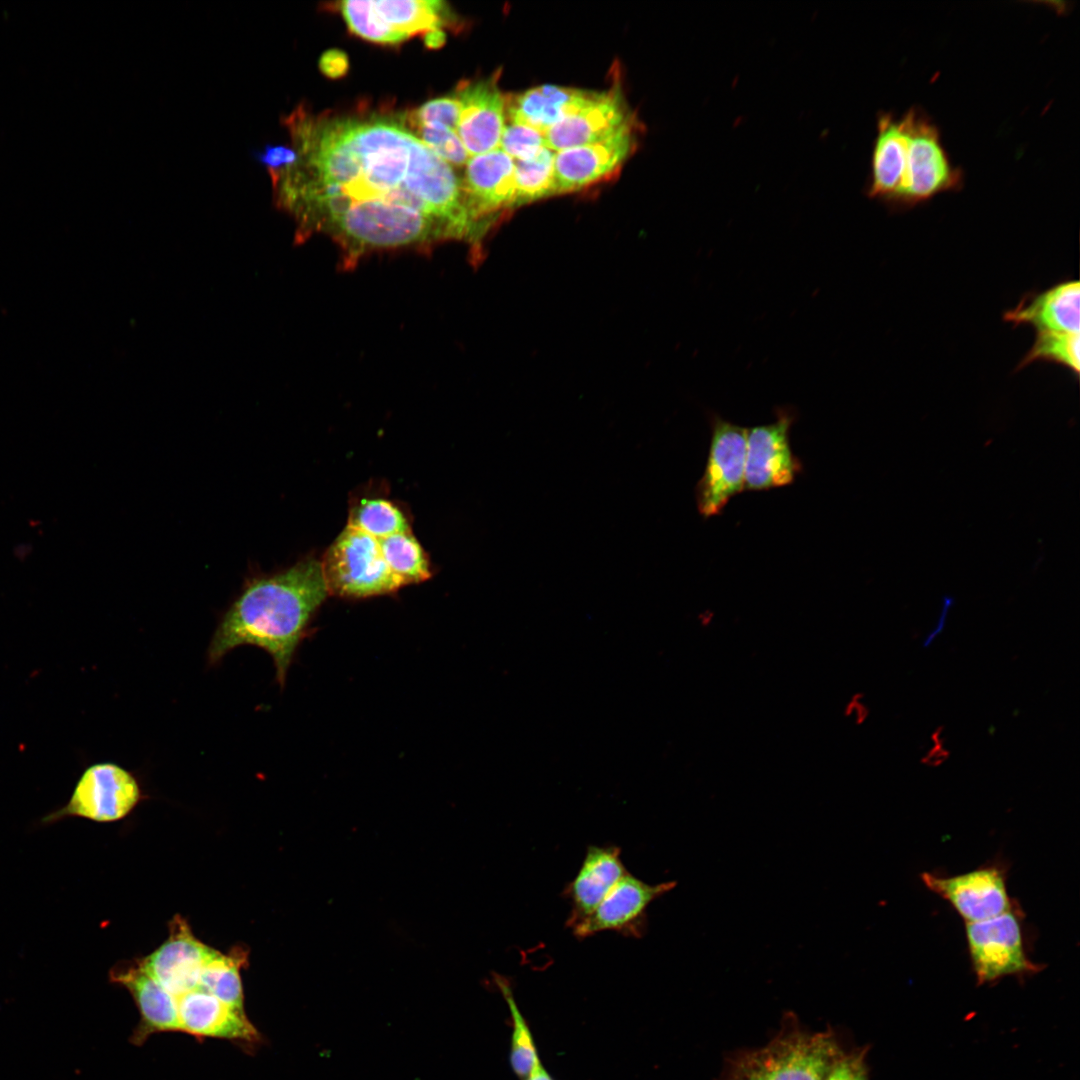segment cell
<instances>
[{"label":"cell","instance_id":"cell-4","mask_svg":"<svg viewBox=\"0 0 1080 1080\" xmlns=\"http://www.w3.org/2000/svg\"><path fill=\"white\" fill-rule=\"evenodd\" d=\"M965 937L978 984L1031 975L1042 969L1029 957L1024 914L1017 902L994 918L965 923Z\"/></svg>","mask_w":1080,"mask_h":1080},{"label":"cell","instance_id":"cell-19","mask_svg":"<svg viewBox=\"0 0 1080 1080\" xmlns=\"http://www.w3.org/2000/svg\"><path fill=\"white\" fill-rule=\"evenodd\" d=\"M627 872L619 847L589 846L577 874L563 890L570 903L566 926L571 929L587 918Z\"/></svg>","mask_w":1080,"mask_h":1080},{"label":"cell","instance_id":"cell-22","mask_svg":"<svg viewBox=\"0 0 1080 1080\" xmlns=\"http://www.w3.org/2000/svg\"><path fill=\"white\" fill-rule=\"evenodd\" d=\"M372 5L380 19L405 39L440 28L446 9L444 2L437 0H383L372 1Z\"/></svg>","mask_w":1080,"mask_h":1080},{"label":"cell","instance_id":"cell-24","mask_svg":"<svg viewBox=\"0 0 1080 1080\" xmlns=\"http://www.w3.org/2000/svg\"><path fill=\"white\" fill-rule=\"evenodd\" d=\"M379 544L384 561L400 587L430 577L426 554L410 531L380 539Z\"/></svg>","mask_w":1080,"mask_h":1080},{"label":"cell","instance_id":"cell-23","mask_svg":"<svg viewBox=\"0 0 1080 1080\" xmlns=\"http://www.w3.org/2000/svg\"><path fill=\"white\" fill-rule=\"evenodd\" d=\"M247 951L236 947L228 954L214 950L203 965L199 988L239 1010L243 1008V989L240 969L246 965Z\"/></svg>","mask_w":1080,"mask_h":1080},{"label":"cell","instance_id":"cell-31","mask_svg":"<svg viewBox=\"0 0 1080 1080\" xmlns=\"http://www.w3.org/2000/svg\"><path fill=\"white\" fill-rule=\"evenodd\" d=\"M500 149L514 161L526 160L546 147L545 135L538 130L514 122L505 123Z\"/></svg>","mask_w":1080,"mask_h":1080},{"label":"cell","instance_id":"cell-27","mask_svg":"<svg viewBox=\"0 0 1080 1080\" xmlns=\"http://www.w3.org/2000/svg\"><path fill=\"white\" fill-rule=\"evenodd\" d=\"M1038 360L1052 361L1064 365L1078 375L1080 370L1079 333H1036L1031 349L1021 360L1018 368H1023Z\"/></svg>","mask_w":1080,"mask_h":1080},{"label":"cell","instance_id":"cell-13","mask_svg":"<svg viewBox=\"0 0 1080 1080\" xmlns=\"http://www.w3.org/2000/svg\"><path fill=\"white\" fill-rule=\"evenodd\" d=\"M636 125L619 86L595 91L570 116L545 133L546 145L554 152L606 139Z\"/></svg>","mask_w":1080,"mask_h":1080},{"label":"cell","instance_id":"cell-36","mask_svg":"<svg viewBox=\"0 0 1080 1080\" xmlns=\"http://www.w3.org/2000/svg\"><path fill=\"white\" fill-rule=\"evenodd\" d=\"M741 1064L743 1065L737 1080H767L764 1065L757 1051L748 1055Z\"/></svg>","mask_w":1080,"mask_h":1080},{"label":"cell","instance_id":"cell-8","mask_svg":"<svg viewBox=\"0 0 1080 1080\" xmlns=\"http://www.w3.org/2000/svg\"><path fill=\"white\" fill-rule=\"evenodd\" d=\"M921 880L927 889L948 902L965 923L994 918L1016 902L1009 896L1007 868L1001 862L951 876L924 872Z\"/></svg>","mask_w":1080,"mask_h":1080},{"label":"cell","instance_id":"cell-7","mask_svg":"<svg viewBox=\"0 0 1080 1080\" xmlns=\"http://www.w3.org/2000/svg\"><path fill=\"white\" fill-rule=\"evenodd\" d=\"M711 440L706 465L696 484L697 509L704 518L721 513L745 490L747 429L710 415Z\"/></svg>","mask_w":1080,"mask_h":1080},{"label":"cell","instance_id":"cell-18","mask_svg":"<svg viewBox=\"0 0 1080 1080\" xmlns=\"http://www.w3.org/2000/svg\"><path fill=\"white\" fill-rule=\"evenodd\" d=\"M180 1031L198 1038L256 1042L260 1036L244 1010L236 1009L202 988L177 997Z\"/></svg>","mask_w":1080,"mask_h":1080},{"label":"cell","instance_id":"cell-20","mask_svg":"<svg viewBox=\"0 0 1080 1080\" xmlns=\"http://www.w3.org/2000/svg\"><path fill=\"white\" fill-rule=\"evenodd\" d=\"M595 91L543 84L505 96L508 122L545 133L585 104Z\"/></svg>","mask_w":1080,"mask_h":1080},{"label":"cell","instance_id":"cell-10","mask_svg":"<svg viewBox=\"0 0 1080 1080\" xmlns=\"http://www.w3.org/2000/svg\"><path fill=\"white\" fill-rule=\"evenodd\" d=\"M676 882L648 884L625 873L611 888L596 909L571 928L576 938L584 939L599 932L614 931L625 937L640 938L647 931L649 905L671 891Z\"/></svg>","mask_w":1080,"mask_h":1080},{"label":"cell","instance_id":"cell-30","mask_svg":"<svg viewBox=\"0 0 1080 1080\" xmlns=\"http://www.w3.org/2000/svg\"><path fill=\"white\" fill-rule=\"evenodd\" d=\"M412 127L418 130L420 140L449 165L463 166L467 163L469 154L456 132L437 124Z\"/></svg>","mask_w":1080,"mask_h":1080},{"label":"cell","instance_id":"cell-16","mask_svg":"<svg viewBox=\"0 0 1080 1080\" xmlns=\"http://www.w3.org/2000/svg\"><path fill=\"white\" fill-rule=\"evenodd\" d=\"M514 169V160L500 148L468 159L461 183L469 213L480 229L487 218L515 207Z\"/></svg>","mask_w":1080,"mask_h":1080},{"label":"cell","instance_id":"cell-3","mask_svg":"<svg viewBox=\"0 0 1080 1080\" xmlns=\"http://www.w3.org/2000/svg\"><path fill=\"white\" fill-rule=\"evenodd\" d=\"M964 174L946 151L938 126L917 106L900 116L879 112L865 192L893 210L913 208L960 190Z\"/></svg>","mask_w":1080,"mask_h":1080},{"label":"cell","instance_id":"cell-21","mask_svg":"<svg viewBox=\"0 0 1080 1080\" xmlns=\"http://www.w3.org/2000/svg\"><path fill=\"white\" fill-rule=\"evenodd\" d=\"M1008 322L1028 324L1036 333H1079L1080 285L1078 281L1061 282L1039 294L1023 299L1005 313Z\"/></svg>","mask_w":1080,"mask_h":1080},{"label":"cell","instance_id":"cell-28","mask_svg":"<svg viewBox=\"0 0 1080 1080\" xmlns=\"http://www.w3.org/2000/svg\"><path fill=\"white\" fill-rule=\"evenodd\" d=\"M494 978L500 992L508 1004L513 1020L510 1055L511 1065L514 1072L520 1078H525L530 1073L532 1066L538 1058L533 1038L514 1000L509 983L500 975H496Z\"/></svg>","mask_w":1080,"mask_h":1080},{"label":"cell","instance_id":"cell-6","mask_svg":"<svg viewBox=\"0 0 1080 1080\" xmlns=\"http://www.w3.org/2000/svg\"><path fill=\"white\" fill-rule=\"evenodd\" d=\"M141 796L132 772L113 762L95 763L84 770L68 803L46 815L41 823L51 825L67 817L117 821L135 808Z\"/></svg>","mask_w":1080,"mask_h":1080},{"label":"cell","instance_id":"cell-26","mask_svg":"<svg viewBox=\"0 0 1080 1080\" xmlns=\"http://www.w3.org/2000/svg\"><path fill=\"white\" fill-rule=\"evenodd\" d=\"M347 526L377 540L410 531L403 512L395 504L382 498L362 499L352 508Z\"/></svg>","mask_w":1080,"mask_h":1080},{"label":"cell","instance_id":"cell-29","mask_svg":"<svg viewBox=\"0 0 1080 1080\" xmlns=\"http://www.w3.org/2000/svg\"><path fill=\"white\" fill-rule=\"evenodd\" d=\"M339 9L349 29L365 40L379 44H396L405 40L380 19L372 1H341Z\"/></svg>","mask_w":1080,"mask_h":1080},{"label":"cell","instance_id":"cell-15","mask_svg":"<svg viewBox=\"0 0 1080 1080\" xmlns=\"http://www.w3.org/2000/svg\"><path fill=\"white\" fill-rule=\"evenodd\" d=\"M459 102L456 133L467 153L483 154L500 145L505 126V95L497 77L463 83L455 95Z\"/></svg>","mask_w":1080,"mask_h":1080},{"label":"cell","instance_id":"cell-11","mask_svg":"<svg viewBox=\"0 0 1080 1080\" xmlns=\"http://www.w3.org/2000/svg\"><path fill=\"white\" fill-rule=\"evenodd\" d=\"M767 1080H825L843 1053L830 1032H782L757 1050Z\"/></svg>","mask_w":1080,"mask_h":1080},{"label":"cell","instance_id":"cell-38","mask_svg":"<svg viewBox=\"0 0 1080 1080\" xmlns=\"http://www.w3.org/2000/svg\"><path fill=\"white\" fill-rule=\"evenodd\" d=\"M953 603H954V600L951 597H945L943 599V607H942V611H941L939 620H938L936 626L934 627V629H932L931 632L925 638L924 643H923L924 647H928L929 645H931V643L934 641V639L943 631L944 626H945V622H946V618H947V615H948V611H949L951 605H953Z\"/></svg>","mask_w":1080,"mask_h":1080},{"label":"cell","instance_id":"cell-14","mask_svg":"<svg viewBox=\"0 0 1080 1080\" xmlns=\"http://www.w3.org/2000/svg\"><path fill=\"white\" fill-rule=\"evenodd\" d=\"M213 951L193 935L185 919L175 915L169 922L167 940L141 961L146 970L177 998L199 988L203 965Z\"/></svg>","mask_w":1080,"mask_h":1080},{"label":"cell","instance_id":"cell-37","mask_svg":"<svg viewBox=\"0 0 1080 1080\" xmlns=\"http://www.w3.org/2000/svg\"><path fill=\"white\" fill-rule=\"evenodd\" d=\"M868 708L863 702L862 694H854L844 707V715L846 718H850L855 724H862L868 716Z\"/></svg>","mask_w":1080,"mask_h":1080},{"label":"cell","instance_id":"cell-32","mask_svg":"<svg viewBox=\"0 0 1080 1080\" xmlns=\"http://www.w3.org/2000/svg\"><path fill=\"white\" fill-rule=\"evenodd\" d=\"M459 102L456 96L432 99L417 108L409 117L411 126L442 125L456 132L459 121Z\"/></svg>","mask_w":1080,"mask_h":1080},{"label":"cell","instance_id":"cell-33","mask_svg":"<svg viewBox=\"0 0 1080 1080\" xmlns=\"http://www.w3.org/2000/svg\"><path fill=\"white\" fill-rule=\"evenodd\" d=\"M255 161L265 166L268 171H281L294 166L299 159L296 148L283 144H266L262 150H254Z\"/></svg>","mask_w":1080,"mask_h":1080},{"label":"cell","instance_id":"cell-34","mask_svg":"<svg viewBox=\"0 0 1080 1080\" xmlns=\"http://www.w3.org/2000/svg\"><path fill=\"white\" fill-rule=\"evenodd\" d=\"M865 1063V1051L842 1053L825 1080H869Z\"/></svg>","mask_w":1080,"mask_h":1080},{"label":"cell","instance_id":"cell-39","mask_svg":"<svg viewBox=\"0 0 1080 1080\" xmlns=\"http://www.w3.org/2000/svg\"><path fill=\"white\" fill-rule=\"evenodd\" d=\"M445 42L446 34L440 28H435L424 33V43L428 48H440Z\"/></svg>","mask_w":1080,"mask_h":1080},{"label":"cell","instance_id":"cell-2","mask_svg":"<svg viewBox=\"0 0 1080 1080\" xmlns=\"http://www.w3.org/2000/svg\"><path fill=\"white\" fill-rule=\"evenodd\" d=\"M328 592L321 562L315 559L249 581L220 618L208 663L217 665L239 646H256L271 656L283 686L304 630Z\"/></svg>","mask_w":1080,"mask_h":1080},{"label":"cell","instance_id":"cell-35","mask_svg":"<svg viewBox=\"0 0 1080 1080\" xmlns=\"http://www.w3.org/2000/svg\"><path fill=\"white\" fill-rule=\"evenodd\" d=\"M319 69L330 79L341 78L349 69L348 56L337 48L326 50L319 58Z\"/></svg>","mask_w":1080,"mask_h":1080},{"label":"cell","instance_id":"cell-40","mask_svg":"<svg viewBox=\"0 0 1080 1080\" xmlns=\"http://www.w3.org/2000/svg\"><path fill=\"white\" fill-rule=\"evenodd\" d=\"M526 1080H552L545 1068L542 1066L539 1057L536 1059L530 1073Z\"/></svg>","mask_w":1080,"mask_h":1080},{"label":"cell","instance_id":"cell-9","mask_svg":"<svg viewBox=\"0 0 1080 1080\" xmlns=\"http://www.w3.org/2000/svg\"><path fill=\"white\" fill-rule=\"evenodd\" d=\"M776 416L770 424L747 429L745 490L788 486L802 471V462L790 443L796 412L791 407H781L777 408Z\"/></svg>","mask_w":1080,"mask_h":1080},{"label":"cell","instance_id":"cell-12","mask_svg":"<svg viewBox=\"0 0 1080 1080\" xmlns=\"http://www.w3.org/2000/svg\"><path fill=\"white\" fill-rule=\"evenodd\" d=\"M636 125L606 139L555 152L557 194L579 191L614 176L635 150Z\"/></svg>","mask_w":1080,"mask_h":1080},{"label":"cell","instance_id":"cell-5","mask_svg":"<svg viewBox=\"0 0 1080 1080\" xmlns=\"http://www.w3.org/2000/svg\"><path fill=\"white\" fill-rule=\"evenodd\" d=\"M321 567L328 591L337 595L366 597L400 587L384 561L379 540L350 526L329 547Z\"/></svg>","mask_w":1080,"mask_h":1080},{"label":"cell","instance_id":"cell-17","mask_svg":"<svg viewBox=\"0 0 1080 1080\" xmlns=\"http://www.w3.org/2000/svg\"><path fill=\"white\" fill-rule=\"evenodd\" d=\"M109 976L131 993L139 1009L141 1019L131 1037L134 1044H142L152 1033L180 1031L177 998L146 970L141 960L119 962Z\"/></svg>","mask_w":1080,"mask_h":1080},{"label":"cell","instance_id":"cell-1","mask_svg":"<svg viewBox=\"0 0 1080 1080\" xmlns=\"http://www.w3.org/2000/svg\"><path fill=\"white\" fill-rule=\"evenodd\" d=\"M293 130L299 159L278 205L294 216L298 235L340 207L378 202L419 211L459 239L466 220L461 181L400 123L343 118L313 124L302 118Z\"/></svg>","mask_w":1080,"mask_h":1080},{"label":"cell","instance_id":"cell-25","mask_svg":"<svg viewBox=\"0 0 1080 1080\" xmlns=\"http://www.w3.org/2000/svg\"><path fill=\"white\" fill-rule=\"evenodd\" d=\"M555 152L544 147L532 158L514 161V206L557 194L554 168Z\"/></svg>","mask_w":1080,"mask_h":1080}]
</instances>
